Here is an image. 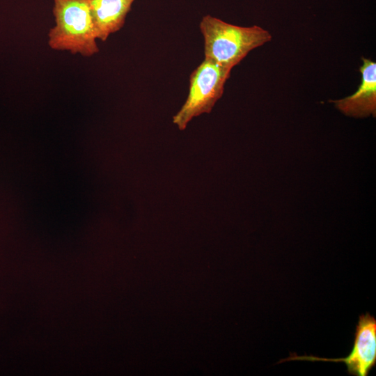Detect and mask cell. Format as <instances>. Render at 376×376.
Listing matches in <instances>:
<instances>
[{"instance_id":"1","label":"cell","mask_w":376,"mask_h":376,"mask_svg":"<svg viewBox=\"0 0 376 376\" xmlns=\"http://www.w3.org/2000/svg\"><path fill=\"white\" fill-rule=\"evenodd\" d=\"M205 58L233 69L253 49L269 42L272 34L257 26H241L206 15L199 24Z\"/></svg>"},{"instance_id":"2","label":"cell","mask_w":376,"mask_h":376,"mask_svg":"<svg viewBox=\"0 0 376 376\" xmlns=\"http://www.w3.org/2000/svg\"><path fill=\"white\" fill-rule=\"evenodd\" d=\"M55 26L48 33V45L89 57L99 52L86 0H53Z\"/></svg>"},{"instance_id":"3","label":"cell","mask_w":376,"mask_h":376,"mask_svg":"<svg viewBox=\"0 0 376 376\" xmlns=\"http://www.w3.org/2000/svg\"><path fill=\"white\" fill-rule=\"evenodd\" d=\"M232 69L204 58L192 71L189 78L188 95L173 123L184 130L194 117L211 112L221 97L224 85Z\"/></svg>"},{"instance_id":"4","label":"cell","mask_w":376,"mask_h":376,"mask_svg":"<svg viewBox=\"0 0 376 376\" xmlns=\"http://www.w3.org/2000/svg\"><path fill=\"white\" fill-rule=\"evenodd\" d=\"M289 361L343 363L349 375L368 376L376 366V319L369 313L361 314L359 317L354 334L352 349L345 357L328 359L313 355L299 356L295 353H290L288 357L280 360L279 363Z\"/></svg>"},{"instance_id":"5","label":"cell","mask_w":376,"mask_h":376,"mask_svg":"<svg viewBox=\"0 0 376 376\" xmlns=\"http://www.w3.org/2000/svg\"><path fill=\"white\" fill-rule=\"evenodd\" d=\"M362 65L359 68L361 75V83L352 95L331 100L343 114L364 118L376 114V63L369 58H361Z\"/></svg>"},{"instance_id":"6","label":"cell","mask_w":376,"mask_h":376,"mask_svg":"<svg viewBox=\"0 0 376 376\" xmlns=\"http://www.w3.org/2000/svg\"><path fill=\"white\" fill-rule=\"evenodd\" d=\"M97 40L121 29L135 0H86Z\"/></svg>"}]
</instances>
